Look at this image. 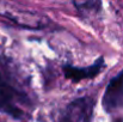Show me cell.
I'll use <instances>...</instances> for the list:
<instances>
[{
  "label": "cell",
  "instance_id": "1",
  "mask_svg": "<svg viewBox=\"0 0 123 122\" xmlns=\"http://www.w3.org/2000/svg\"><path fill=\"white\" fill-rule=\"evenodd\" d=\"M24 102L25 95L0 73V111L19 120L24 115V111L19 105Z\"/></svg>",
  "mask_w": 123,
  "mask_h": 122
},
{
  "label": "cell",
  "instance_id": "4",
  "mask_svg": "<svg viewBox=\"0 0 123 122\" xmlns=\"http://www.w3.org/2000/svg\"><path fill=\"white\" fill-rule=\"evenodd\" d=\"M104 67V60L103 58H99L93 65L85 67V68H78L71 65H65L63 66V73L67 79H71L73 81H79L87 78H93L96 77Z\"/></svg>",
  "mask_w": 123,
  "mask_h": 122
},
{
  "label": "cell",
  "instance_id": "3",
  "mask_svg": "<svg viewBox=\"0 0 123 122\" xmlns=\"http://www.w3.org/2000/svg\"><path fill=\"white\" fill-rule=\"evenodd\" d=\"M123 104V71H121L106 86L103 97V107L105 111L111 113Z\"/></svg>",
  "mask_w": 123,
  "mask_h": 122
},
{
  "label": "cell",
  "instance_id": "2",
  "mask_svg": "<svg viewBox=\"0 0 123 122\" xmlns=\"http://www.w3.org/2000/svg\"><path fill=\"white\" fill-rule=\"evenodd\" d=\"M93 102L88 97L78 98L68 104L61 122H91Z\"/></svg>",
  "mask_w": 123,
  "mask_h": 122
},
{
  "label": "cell",
  "instance_id": "5",
  "mask_svg": "<svg viewBox=\"0 0 123 122\" xmlns=\"http://www.w3.org/2000/svg\"><path fill=\"white\" fill-rule=\"evenodd\" d=\"M75 6L84 12H96L99 10L100 2L98 1H87V2H75Z\"/></svg>",
  "mask_w": 123,
  "mask_h": 122
}]
</instances>
